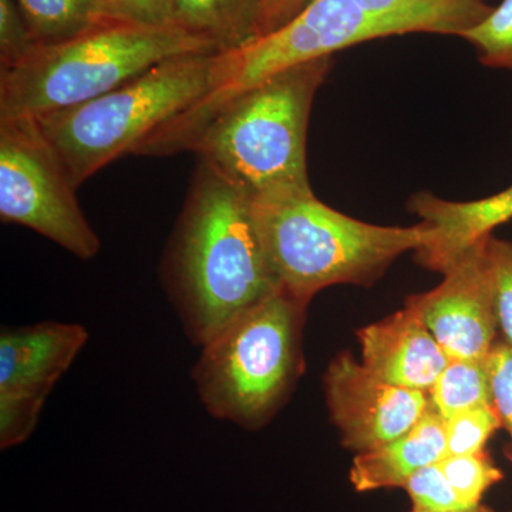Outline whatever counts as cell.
<instances>
[{
  "mask_svg": "<svg viewBox=\"0 0 512 512\" xmlns=\"http://www.w3.org/2000/svg\"><path fill=\"white\" fill-rule=\"evenodd\" d=\"M207 52L220 49L177 26L106 20L62 42L37 45L22 62L0 70V120L69 109L164 60Z\"/></svg>",
  "mask_w": 512,
  "mask_h": 512,
  "instance_id": "3",
  "label": "cell"
},
{
  "mask_svg": "<svg viewBox=\"0 0 512 512\" xmlns=\"http://www.w3.org/2000/svg\"><path fill=\"white\" fill-rule=\"evenodd\" d=\"M36 46L16 0H0V70L22 62Z\"/></svg>",
  "mask_w": 512,
  "mask_h": 512,
  "instance_id": "24",
  "label": "cell"
},
{
  "mask_svg": "<svg viewBox=\"0 0 512 512\" xmlns=\"http://www.w3.org/2000/svg\"><path fill=\"white\" fill-rule=\"evenodd\" d=\"M494 407H477L446 420V456L480 453L495 431L501 429Z\"/></svg>",
  "mask_w": 512,
  "mask_h": 512,
  "instance_id": "21",
  "label": "cell"
},
{
  "mask_svg": "<svg viewBox=\"0 0 512 512\" xmlns=\"http://www.w3.org/2000/svg\"><path fill=\"white\" fill-rule=\"evenodd\" d=\"M407 210L433 229L430 241L414 251L417 262L444 274L467 249L512 220V185L483 200L463 202L443 200L431 192H416L407 202Z\"/></svg>",
  "mask_w": 512,
  "mask_h": 512,
  "instance_id": "13",
  "label": "cell"
},
{
  "mask_svg": "<svg viewBox=\"0 0 512 512\" xmlns=\"http://www.w3.org/2000/svg\"><path fill=\"white\" fill-rule=\"evenodd\" d=\"M446 419L431 404L412 430L353 460L349 478L357 493L403 488L420 468L446 457Z\"/></svg>",
  "mask_w": 512,
  "mask_h": 512,
  "instance_id": "14",
  "label": "cell"
},
{
  "mask_svg": "<svg viewBox=\"0 0 512 512\" xmlns=\"http://www.w3.org/2000/svg\"><path fill=\"white\" fill-rule=\"evenodd\" d=\"M16 3L37 45L62 42L117 18L104 0H16Z\"/></svg>",
  "mask_w": 512,
  "mask_h": 512,
  "instance_id": "17",
  "label": "cell"
},
{
  "mask_svg": "<svg viewBox=\"0 0 512 512\" xmlns=\"http://www.w3.org/2000/svg\"><path fill=\"white\" fill-rule=\"evenodd\" d=\"M362 363L393 386L429 393L450 357L412 306L357 332Z\"/></svg>",
  "mask_w": 512,
  "mask_h": 512,
  "instance_id": "12",
  "label": "cell"
},
{
  "mask_svg": "<svg viewBox=\"0 0 512 512\" xmlns=\"http://www.w3.org/2000/svg\"><path fill=\"white\" fill-rule=\"evenodd\" d=\"M261 0H173L177 28L210 40L220 50L234 49L255 36Z\"/></svg>",
  "mask_w": 512,
  "mask_h": 512,
  "instance_id": "16",
  "label": "cell"
},
{
  "mask_svg": "<svg viewBox=\"0 0 512 512\" xmlns=\"http://www.w3.org/2000/svg\"><path fill=\"white\" fill-rule=\"evenodd\" d=\"M252 210L276 288L308 305L329 286L375 284L400 255L433 237L424 222L380 227L355 220L312 188L252 197Z\"/></svg>",
  "mask_w": 512,
  "mask_h": 512,
  "instance_id": "2",
  "label": "cell"
},
{
  "mask_svg": "<svg viewBox=\"0 0 512 512\" xmlns=\"http://www.w3.org/2000/svg\"><path fill=\"white\" fill-rule=\"evenodd\" d=\"M487 254L493 278L498 330L504 342L512 346V241L491 235L487 241Z\"/></svg>",
  "mask_w": 512,
  "mask_h": 512,
  "instance_id": "23",
  "label": "cell"
},
{
  "mask_svg": "<svg viewBox=\"0 0 512 512\" xmlns=\"http://www.w3.org/2000/svg\"><path fill=\"white\" fill-rule=\"evenodd\" d=\"M441 471L467 508L481 504L484 494L504 478L487 451L446 456L439 461Z\"/></svg>",
  "mask_w": 512,
  "mask_h": 512,
  "instance_id": "19",
  "label": "cell"
},
{
  "mask_svg": "<svg viewBox=\"0 0 512 512\" xmlns=\"http://www.w3.org/2000/svg\"><path fill=\"white\" fill-rule=\"evenodd\" d=\"M89 342L79 323L45 322L0 332V448L32 436L56 383Z\"/></svg>",
  "mask_w": 512,
  "mask_h": 512,
  "instance_id": "9",
  "label": "cell"
},
{
  "mask_svg": "<svg viewBox=\"0 0 512 512\" xmlns=\"http://www.w3.org/2000/svg\"><path fill=\"white\" fill-rule=\"evenodd\" d=\"M369 15L407 33L460 37L490 15L485 0H353Z\"/></svg>",
  "mask_w": 512,
  "mask_h": 512,
  "instance_id": "15",
  "label": "cell"
},
{
  "mask_svg": "<svg viewBox=\"0 0 512 512\" xmlns=\"http://www.w3.org/2000/svg\"><path fill=\"white\" fill-rule=\"evenodd\" d=\"M431 406L443 419L454 414L494 407L485 359H450L429 392Z\"/></svg>",
  "mask_w": 512,
  "mask_h": 512,
  "instance_id": "18",
  "label": "cell"
},
{
  "mask_svg": "<svg viewBox=\"0 0 512 512\" xmlns=\"http://www.w3.org/2000/svg\"><path fill=\"white\" fill-rule=\"evenodd\" d=\"M333 57L299 64L238 94L212 117L191 151L252 197L311 188L306 134Z\"/></svg>",
  "mask_w": 512,
  "mask_h": 512,
  "instance_id": "4",
  "label": "cell"
},
{
  "mask_svg": "<svg viewBox=\"0 0 512 512\" xmlns=\"http://www.w3.org/2000/svg\"><path fill=\"white\" fill-rule=\"evenodd\" d=\"M311 0H261L256 18L255 36L266 35L281 28L298 15ZM254 36V37H255Z\"/></svg>",
  "mask_w": 512,
  "mask_h": 512,
  "instance_id": "27",
  "label": "cell"
},
{
  "mask_svg": "<svg viewBox=\"0 0 512 512\" xmlns=\"http://www.w3.org/2000/svg\"><path fill=\"white\" fill-rule=\"evenodd\" d=\"M161 279L195 345L276 288L259 238L252 195L198 161L161 261Z\"/></svg>",
  "mask_w": 512,
  "mask_h": 512,
  "instance_id": "1",
  "label": "cell"
},
{
  "mask_svg": "<svg viewBox=\"0 0 512 512\" xmlns=\"http://www.w3.org/2000/svg\"><path fill=\"white\" fill-rule=\"evenodd\" d=\"M217 53L164 60L103 96L35 117L76 188L210 92Z\"/></svg>",
  "mask_w": 512,
  "mask_h": 512,
  "instance_id": "6",
  "label": "cell"
},
{
  "mask_svg": "<svg viewBox=\"0 0 512 512\" xmlns=\"http://www.w3.org/2000/svg\"><path fill=\"white\" fill-rule=\"evenodd\" d=\"M306 308L275 289L201 346L191 377L210 416L255 430L281 409L303 369Z\"/></svg>",
  "mask_w": 512,
  "mask_h": 512,
  "instance_id": "5",
  "label": "cell"
},
{
  "mask_svg": "<svg viewBox=\"0 0 512 512\" xmlns=\"http://www.w3.org/2000/svg\"><path fill=\"white\" fill-rule=\"evenodd\" d=\"M0 218L33 229L83 261L101 249L76 185L33 117L0 120Z\"/></svg>",
  "mask_w": 512,
  "mask_h": 512,
  "instance_id": "8",
  "label": "cell"
},
{
  "mask_svg": "<svg viewBox=\"0 0 512 512\" xmlns=\"http://www.w3.org/2000/svg\"><path fill=\"white\" fill-rule=\"evenodd\" d=\"M396 35L400 32L393 25L369 15L353 0H311L274 32L220 50L210 92L158 127L133 154L164 157L191 151L218 110L245 90L299 64Z\"/></svg>",
  "mask_w": 512,
  "mask_h": 512,
  "instance_id": "7",
  "label": "cell"
},
{
  "mask_svg": "<svg viewBox=\"0 0 512 512\" xmlns=\"http://www.w3.org/2000/svg\"><path fill=\"white\" fill-rule=\"evenodd\" d=\"M410 512H429V511H423L419 510V508H412V511ZM453 512H495L493 508L487 507V505L478 504L476 507H470V508H464V510H458Z\"/></svg>",
  "mask_w": 512,
  "mask_h": 512,
  "instance_id": "28",
  "label": "cell"
},
{
  "mask_svg": "<svg viewBox=\"0 0 512 512\" xmlns=\"http://www.w3.org/2000/svg\"><path fill=\"white\" fill-rule=\"evenodd\" d=\"M325 393L343 446L359 453L412 430L430 404L429 393L384 382L350 353H342L330 363Z\"/></svg>",
  "mask_w": 512,
  "mask_h": 512,
  "instance_id": "11",
  "label": "cell"
},
{
  "mask_svg": "<svg viewBox=\"0 0 512 512\" xmlns=\"http://www.w3.org/2000/svg\"><path fill=\"white\" fill-rule=\"evenodd\" d=\"M488 238L467 249L444 272L437 288L409 296L406 301L450 359H485L497 342Z\"/></svg>",
  "mask_w": 512,
  "mask_h": 512,
  "instance_id": "10",
  "label": "cell"
},
{
  "mask_svg": "<svg viewBox=\"0 0 512 512\" xmlns=\"http://www.w3.org/2000/svg\"><path fill=\"white\" fill-rule=\"evenodd\" d=\"M120 19L148 26H175L173 0H104Z\"/></svg>",
  "mask_w": 512,
  "mask_h": 512,
  "instance_id": "26",
  "label": "cell"
},
{
  "mask_svg": "<svg viewBox=\"0 0 512 512\" xmlns=\"http://www.w3.org/2000/svg\"><path fill=\"white\" fill-rule=\"evenodd\" d=\"M460 37L471 43L485 67L512 73V0H503L483 22Z\"/></svg>",
  "mask_w": 512,
  "mask_h": 512,
  "instance_id": "20",
  "label": "cell"
},
{
  "mask_svg": "<svg viewBox=\"0 0 512 512\" xmlns=\"http://www.w3.org/2000/svg\"><path fill=\"white\" fill-rule=\"evenodd\" d=\"M487 367L494 410L510 436L508 457L512 461V346L497 340L488 353Z\"/></svg>",
  "mask_w": 512,
  "mask_h": 512,
  "instance_id": "25",
  "label": "cell"
},
{
  "mask_svg": "<svg viewBox=\"0 0 512 512\" xmlns=\"http://www.w3.org/2000/svg\"><path fill=\"white\" fill-rule=\"evenodd\" d=\"M403 490L409 494L413 508H419V510L453 512L467 508L448 483L439 463L420 468L406 481Z\"/></svg>",
  "mask_w": 512,
  "mask_h": 512,
  "instance_id": "22",
  "label": "cell"
}]
</instances>
